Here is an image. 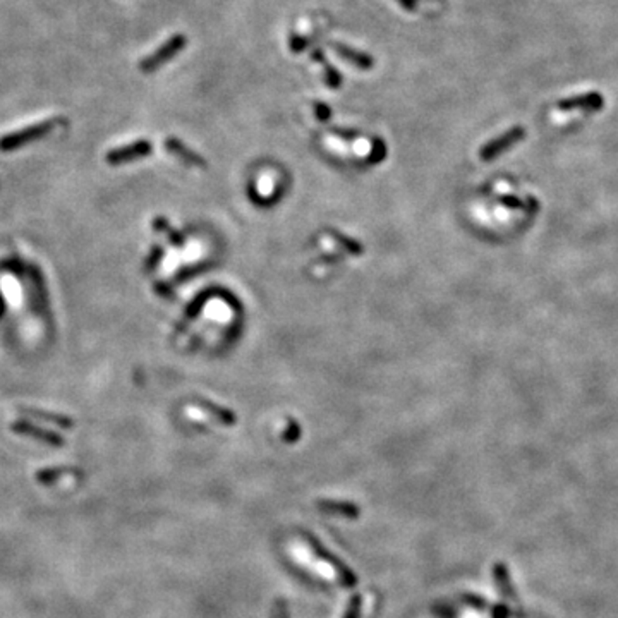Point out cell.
Returning <instances> with one entry per match:
<instances>
[{"label": "cell", "mask_w": 618, "mask_h": 618, "mask_svg": "<svg viewBox=\"0 0 618 618\" xmlns=\"http://www.w3.org/2000/svg\"><path fill=\"white\" fill-rule=\"evenodd\" d=\"M335 50H337V53L342 57V59L349 60V62L354 64V66H358L359 69H362V71H366V69H369V67L375 66V60H373V57L366 55V53H362V52H358V50L351 49V47H347V45L335 43Z\"/></svg>", "instance_id": "9c48e42d"}, {"label": "cell", "mask_w": 618, "mask_h": 618, "mask_svg": "<svg viewBox=\"0 0 618 618\" xmlns=\"http://www.w3.org/2000/svg\"><path fill=\"white\" fill-rule=\"evenodd\" d=\"M198 404L203 407V409L208 410L213 417H217L220 423L225 424V426H234V424L237 423L236 412L230 409H227V407L217 406V404L210 402V400H205V399H198Z\"/></svg>", "instance_id": "30bf717a"}, {"label": "cell", "mask_w": 618, "mask_h": 618, "mask_svg": "<svg viewBox=\"0 0 618 618\" xmlns=\"http://www.w3.org/2000/svg\"><path fill=\"white\" fill-rule=\"evenodd\" d=\"M524 136L526 129L521 127V125H515V127L508 129L507 132H504V134L498 136V138L488 141L486 145L480 149V158L483 162L495 160V158L500 157L502 153H505L508 148H512V146L517 145L519 141H522Z\"/></svg>", "instance_id": "3957f363"}, {"label": "cell", "mask_w": 618, "mask_h": 618, "mask_svg": "<svg viewBox=\"0 0 618 618\" xmlns=\"http://www.w3.org/2000/svg\"><path fill=\"white\" fill-rule=\"evenodd\" d=\"M306 539H308L309 546L313 548L314 555L320 556V558L323 560V562H327L328 565H330L332 569L335 570V573H337V577H338V579H341V582L344 584V586L354 587L356 584H358V577L354 576V572H352L351 569H347V567H345L344 563L341 562V560L335 558V556L332 555V553H328L327 549H325L323 546L320 545V541H318V539H314L313 536H309V534H306Z\"/></svg>", "instance_id": "5b68a950"}, {"label": "cell", "mask_w": 618, "mask_h": 618, "mask_svg": "<svg viewBox=\"0 0 618 618\" xmlns=\"http://www.w3.org/2000/svg\"><path fill=\"white\" fill-rule=\"evenodd\" d=\"M153 227H155L158 232L167 234L169 239H171V243L175 244V246H182V244H184V237H182L179 232H175V230L169 225V222L165 219H157L155 222H153Z\"/></svg>", "instance_id": "4fadbf2b"}, {"label": "cell", "mask_w": 618, "mask_h": 618, "mask_svg": "<svg viewBox=\"0 0 618 618\" xmlns=\"http://www.w3.org/2000/svg\"><path fill=\"white\" fill-rule=\"evenodd\" d=\"M186 43H188V38H186L184 35L171 36V38L164 43V45L158 47L155 52L149 53L148 57H145V59L139 62V69H141V73L149 74V73H155V71H158L162 66H165L167 62H171V60L174 59L179 52H182L186 47Z\"/></svg>", "instance_id": "7a4b0ae2"}, {"label": "cell", "mask_w": 618, "mask_h": 618, "mask_svg": "<svg viewBox=\"0 0 618 618\" xmlns=\"http://www.w3.org/2000/svg\"><path fill=\"white\" fill-rule=\"evenodd\" d=\"M311 59H313L314 62H320L321 66L325 67L323 69L325 71V83H327L328 88H332V90H337V88H341V84H342L341 74L334 69L332 64H328L327 60H325L323 52H321L320 49L313 50V53H311Z\"/></svg>", "instance_id": "8fae6325"}, {"label": "cell", "mask_w": 618, "mask_h": 618, "mask_svg": "<svg viewBox=\"0 0 618 618\" xmlns=\"http://www.w3.org/2000/svg\"><path fill=\"white\" fill-rule=\"evenodd\" d=\"M318 508L321 512H327V514H335V515H344V517L354 519L359 517V507L358 505L351 504V502H338V500H320L318 502Z\"/></svg>", "instance_id": "ba28073f"}, {"label": "cell", "mask_w": 618, "mask_h": 618, "mask_svg": "<svg viewBox=\"0 0 618 618\" xmlns=\"http://www.w3.org/2000/svg\"><path fill=\"white\" fill-rule=\"evenodd\" d=\"M29 414H32V416H36V417H40V419H47V421H52V423H60V424H71V421L69 419H66V417H60V416H49V414L47 412H42V410H28Z\"/></svg>", "instance_id": "ac0fdd59"}, {"label": "cell", "mask_w": 618, "mask_h": 618, "mask_svg": "<svg viewBox=\"0 0 618 618\" xmlns=\"http://www.w3.org/2000/svg\"><path fill=\"white\" fill-rule=\"evenodd\" d=\"M500 201L504 203V205L507 206V208H512V210H522V208H524V203H522L521 199L514 198V196H502Z\"/></svg>", "instance_id": "d6986e66"}, {"label": "cell", "mask_w": 618, "mask_h": 618, "mask_svg": "<svg viewBox=\"0 0 618 618\" xmlns=\"http://www.w3.org/2000/svg\"><path fill=\"white\" fill-rule=\"evenodd\" d=\"M330 236L334 237V239L337 240L338 246L344 247V249L347 251V253L354 254V256H361V254H364V246H362V244L359 243V240L351 239V237L344 236V234L338 232V230H335V229L330 230Z\"/></svg>", "instance_id": "7c38bea8"}, {"label": "cell", "mask_w": 618, "mask_h": 618, "mask_svg": "<svg viewBox=\"0 0 618 618\" xmlns=\"http://www.w3.org/2000/svg\"><path fill=\"white\" fill-rule=\"evenodd\" d=\"M164 146L167 148V151L171 153V155L177 157L179 160L184 162V164L189 165V167H198V169L208 167V162H206L201 155H198L196 151H193V149L188 148V146H186L181 139L174 138V136H171V138L165 139Z\"/></svg>", "instance_id": "8992f818"}, {"label": "cell", "mask_w": 618, "mask_h": 618, "mask_svg": "<svg viewBox=\"0 0 618 618\" xmlns=\"http://www.w3.org/2000/svg\"><path fill=\"white\" fill-rule=\"evenodd\" d=\"M151 143L148 139H139V141L134 143H129L125 146H119V148L110 149L107 153V164L110 165H121V164H127V162H134L139 160V158H145L148 155H151Z\"/></svg>", "instance_id": "277c9868"}, {"label": "cell", "mask_w": 618, "mask_h": 618, "mask_svg": "<svg viewBox=\"0 0 618 618\" xmlns=\"http://www.w3.org/2000/svg\"><path fill=\"white\" fill-rule=\"evenodd\" d=\"M60 122H64V119H47V121L36 122V124L28 125V127L9 132V134L0 138V151H14V149L29 145V143L38 141V139L50 134Z\"/></svg>", "instance_id": "6da1fadb"}, {"label": "cell", "mask_w": 618, "mask_h": 618, "mask_svg": "<svg viewBox=\"0 0 618 618\" xmlns=\"http://www.w3.org/2000/svg\"><path fill=\"white\" fill-rule=\"evenodd\" d=\"M603 105L604 100L600 93H586L558 101V103H556V108H558L560 112H573V110L597 112L600 108H603Z\"/></svg>", "instance_id": "52a82bcc"}, {"label": "cell", "mask_w": 618, "mask_h": 618, "mask_svg": "<svg viewBox=\"0 0 618 618\" xmlns=\"http://www.w3.org/2000/svg\"><path fill=\"white\" fill-rule=\"evenodd\" d=\"M271 618H288L287 613V604H285L284 600H278L273 606V615Z\"/></svg>", "instance_id": "ffe728a7"}, {"label": "cell", "mask_w": 618, "mask_h": 618, "mask_svg": "<svg viewBox=\"0 0 618 618\" xmlns=\"http://www.w3.org/2000/svg\"><path fill=\"white\" fill-rule=\"evenodd\" d=\"M385 157H386V145L382 141V139L376 138L375 141H373V151H371V155L368 157V160H366V164H371V165L380 164V162H382Z\"/></svg>", "instance_id": "5bb4252c"}, {"label": "cell", "mask_w": 618, "mask_h": 618, "mask_svg": "<svg viewBox=\"0 0 618 618\" xmlns=\"http://www.w3.org/2000/svg\"><path fill=\"white\" fill-rule=\"evenodd\" d=\"M301 433H302L301 426H299L295 421L288 419L287 428H285L284 431V441H287V443H295V441L299 440V436H301Z\"/></svg>", "instance_id": "9a60e30c"}, {"label": "cell", "mask_w": 618, "mask_h": 618, "mask_svg": "<svg viewBox=\"0 0 618 618\" xmlns=\"http://www.w3.org/2000/svg\"><path fill=\"white\" fill-rule=\"evenodd\" d=\"M359 611H361V596H354L349 603L344 618H359Z\"/></svg>", "instance_id": "e0dca14e"}, {"label": "cell", "mask_w": 618, "mask_h": 618, "mask_svg": "<svg viewBox=\"0 0 618 618\" xmlns=\"http://www.w3.org/2000/svg\"><path fill=\"white\" fill-rule=\"evenodd\" d=\"M306 45H308V42H306V38H302V36H294L291 42V49L294 50V52H299V50L304 49Z\"/></svg>", "instance_id": "44dd1931"}, {"label": "cell", "mask_w": 618, "mask_h": 618, "mask_svg": "<svg viewBox=\"0 0 618 618\" xmlns=\"http://www.w3.org/2000/svg\"><path fill=\"white\" fill-rule=\"evenodd\" d=\"M335 134L341 136V138H344V139H354L356 136L359 134V132H356V131H347V129H344V131H342V129H335Z\"/></svg>", "instance_id": "7402d4cb"}, {"label": "cell", "mask_w": 618, "mask_h": 618, "mask_svg": "<svg viewBox=\"0 0 618 618\" xmlns=\"http://www.w3.org/2000/svg\"><path fill=\"white\" fill-rule=\"evenodd\" d=\"M313 108H314V117H317L318 121L327 122L332 119V108L328 107V105L321 103V101H317V103L313 105Z\"/></svg>", "instance_id": "2e32d148"}]
</instances>
